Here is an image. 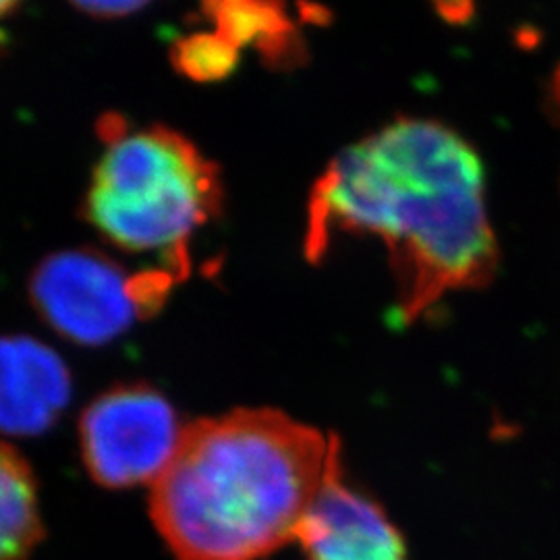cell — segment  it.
Returning a JSON list of instances; mask_svg holds the SVG:
<instances>
[{
  "label": "cell",
  "mask_w": 560,
  "mask_h": 560,
  "mask_svg": "<svg viewBox=\"0 0 560 560\" xmlns=\"http://www.w3.org/2000/svg\"><path fill=\"white\" fill-rule=\"evenodd\" d=\"M335 231L372 233L388 245L400 322L448 291L486 284L499 261L480 159L434 120H395L337 156L310 201V260L322 258Z\"/></svg>",
  "instance_id": "cell-1"
},
{
  "label": "cell",
  "mask_w": 560,
  "mask_h": 560,
  "mask_svg": "<svg viewBox=\"0 0 560 560\" xmlns=\"http://www.w3.org/2000/svg\"><path fill=\"white\" fill-rule=\"evenodd\" d=\"M339 441L275 409L183 428L150 513L177 560H260L298 541Z\"/></svg>",
  "instance_id": "cell-2"
},
{
  "label": "cell",
  "mask_w": 560,
  "mask_h": 560,
  "mask_svg": "<svg viewBox=\"0 0 560 560\" xmlns=\"http://www.w3.org/2000/svg\"><path fill=\"white\" fill-rule=\"evenodd\" d=\"M104 133L108 148L88 191V221L122 249L177 254L219 210L217 166L164 127L122 131L119 122Z\"/></svg>",
  "instance_id": "cell-3"
},
{
  "label": "cell",
  "mask_w": 560,
  "mask_h": 560,
  "mask_svg": "<svg viewBox=\"0 0 560 560\" xmlns=\"http://www.w3.org/2000/svg\"><path fill=\"white\" fill-rule=\"evenodd\" d=\"M183 428L175 409L150 386H119L94 400L81 418V453L106 488L154 483L173 459Z\"/></svg>",
  "instance_id": "cell-4"
},
{
  "label": "cell",
  "mask_w": 560,
  "mask_h": 560,
  "mask_svg": "<svg viewBox=\"0 0 560 560\" xmlns=\"http://www.w3.org/2000/svg\"><path fill=\"white\" fill-rule=\"evenodd\" d=\"M32 298L67 339L101 345L122 332L141 310L138 284L92 252H62L42 264Z\"/></svg>",
  "instance_id": "cell-5"
},
{
  "label": "cell",
  "mask_w": 560,
  "mask_h": 560,
  "mask_svg": "<svg viewBox=\"0 0 560 560\" xmlns=\"http://www.w3.org/2000/svg\"><path fill=\"white\" fill-rule=\"evenodd\" d=\"M298 541L307 560H407L399 529L381 504L342 480L340 451Z\"/></svg>",
  "instance_id": "cell-6"
},
{
  "label": "cell",
  "mask_w": 560,
  "mask_h": 560,
  "mask_svg": "<svg viewBox=\"0 0 560 560\" xmlns=\"http://www.w3.org/2000/svg\"><path fill=\"white\" fill-rule=\"evenodd\" d=\"M71 378L65 363L36 340L0 339V432L32 436L65 409Z\"/></svg>",
  "instance_id": "cell-7"
},
{
  "label": "cell",
  "mask_w": 560,
  "mask_h": 560,
  "mask_svg": "<svg viewBox=\"0 0 560 560\" xmlns=\"http://www.w3.org/2000/svg\"><path fill=\"white\" fill-rule=\"evenodd\" d=\"M44 536L34 474L20 453L0 441V560H25Z\"/></svg>",
  "instance_id": "cell-8"
},
{
  "label": "cell",
  "mask_w": 560,
  "mask_h": 560,
  "mask_svg": "<svg viewBox=\"0 0 560 560\" xmlns=\"http://www.w3.org/2000/svg\"><path fill=\"white\" fill-rule=\"evenodd\" d=\"M217 34L233 46L260 44L261 50L272 60L289 59L298 52L295 30L280 4L268 2H214L206 4Z\"/></svg>",
  "instance_id": "cell-9"
},
{
  "label": "cell",
  "mask_w": 560,
  "mask_h": 560,
  "mask_svg": "<svg viewBox=\"0 0 560 560\" xmlns=\"http://www.w3.org/2000/svg\"><path fill=\"white\" fill-rule=\"evenodd\" d=\"M240 48L221 34H196L177 42L173 62L187 78L198 81L222 80L237 65Z\"/></svg>",
  "instance_id": "cell-10"
},
{
  "label": "cell",
  "mask_w": 560,
  "mask_h": 560,
  "mask_svg": "<svg viewBox=\"0 0 560 560\" xmlns=\"http://www.w3.org/2000/svg\"><path fill=\"white\" fill-rule=\"evenodd\" d=\"M80 11L92 15V18H125L129 13H136L143 7V2H129V0H120V2H78L75 4Z\"/></svg>",
  "instance_id": "cell-11"
},
{
  "label": "cell",
  "mask_w": 560,
  "mask_h": 560,
  "mask_svg": "<svg viewBox=\"0 0 560 560\" xmlns=\"http://www.w3.org/2000/svg\"><path fill=\"white\" fill-rule=\"evenodd\" d=\"M18 9V2H9V0H4V2H0V20L2 18H7L11 11H15Z\"/></svg>",
  "instance_id": "cell-12"
},
{
  "label": "cell",
  "mask_w": 560,
  "mask_h": 560,
  "mask_svg": "<svg viewBox=\"0 0 560 560\" xmlns=\"http://www.w3.org/2000/svg\"><path fill=\"white\" fill-rule=\"evenodd\" d=\"M555 96L560 102V69L555 73Z\"/></svg>",
  "instance_id": "cell-13"
}]
</instances>
